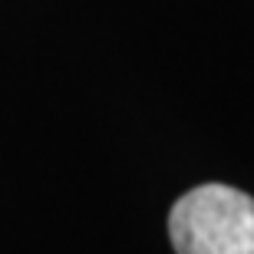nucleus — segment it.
<instances>
[{"mask_svg":"<svg viewBox=\"0 0 254 254\" xmlns=\"http://www.w3.org/2000/svg\"><path fill=\"white\" fill-rule=\"evenodd\" d=\"M169 235L179 254H254V198L211 182L175 201Z\"/></svg>","mask_w":254,"mask_h":254,"instance_id":"obj_1","label":"nucleus"}]
</instances>
